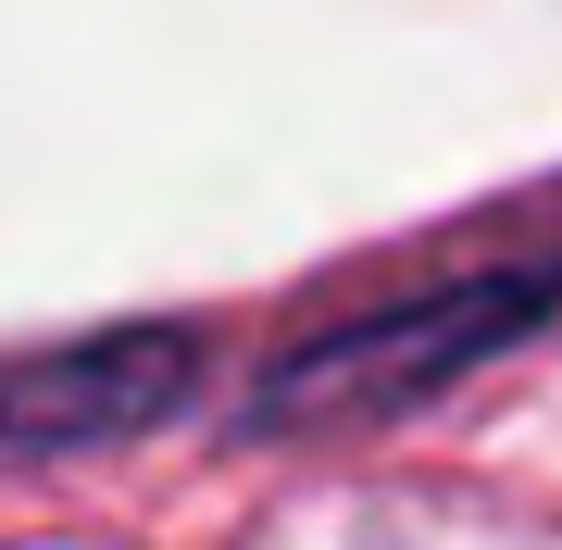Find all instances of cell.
Instances as JSON below:
<instances>
[{"label":"cell","mask_w":562,"mask_h":550,"mask_svg":"<svg viewBox=\"0 0 562 550\" xmlns=\"http://www.w3.org/2000/svg\"><path fill=\"white\" fill-rule=\"evenodd\" d=\"M188 388V338L138 326V338H76L50 363L0 375V450H113L138 438L150 413H176Z\"/></svg>","instance_id":"6da1fadb"},{"label":"cell","mask_w":562,"mask_h":550,"mask_svg":"<svg viewBox=\"0 0 562 550\" xmlns=\"http://www.w3.org/2000/svg\"><path fill=\"white\" fill-rule=\"evenodd\" d=\"M538 301L550 288H450V301H425V313H387V326H362V338H313L301 363L276 375V401H387V388H413V375H450V363H475V338H501V326H538Z\"/></svg>","instance_id":"7a4b0ae2"}]
</instances>
